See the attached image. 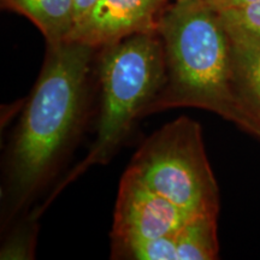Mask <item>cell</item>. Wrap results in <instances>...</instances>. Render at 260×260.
<instances>
[{"label":"cell","mask_w":260,"mask_h":260,"mask_svg":"<svg viewBox=\"0 0 260 260\" xmlns=\"http://www.w3.org/2000/svg\"><path fill=\"white\" fill-rule=\"evenodd\" d=\"M162 2H165V3H171V2H175V0H162Z\"/></svg>","instance_id":"2e32d148"},{"label":"cell","mask_w":260,"mask_h":260,"mask_svg":"<svg viewBox=\"0 0 260 260\" xmlns=\"http://www.w3.org/2000/svg\"><path fill=\"white\" fill-rule=\"evenodd\" d=\"M157 30L165 51L164 86L145 113L181 106L212 110L249 124L232 89V40L218 12L205 0H175Z\"/></svg>","instance_id":"6da1fadb"},{"label":"cell","mask_w":260,"mask_h":260,"mask_svg":"<svg viewBox=\"0 0 260 260\" xmlns=\"http://www.w3.org/2000/svg\"><path fill=\"white\" fill-rule=\"evenodd\" d=\"M2 6L30 19L47 45L67 41L74 30V0H2Z\"/></svg>","instance_id":"52a82bcc"},{"label":"cell","mask_w":260,"mask_h":260,"mask_svg":"<svg viewBox=\"0 0 260 260\" xmlns=\"http://www.w3.org/2000/svg\"><path fill=\"white\" fill-rule=\"evenodd\" d=\"M168 4L162 0H96L68 40L98 50L136 32L157 30L159 16Z\"/></svg>","instance_id":"8992f818"},{"label":"cell","mask_w":260,"mask_h":260,"mask_svg":"<svg viewBox=\"0 0 260 260\" xmlns=\"http://www.w3.org/2000/svg\"><path fill=\"white\" fill-rule=\"evenodd\" d=\"M113 259L177 260L176 237L168 235L153 239L112 242Z\"/></svg>","instance_id":"9c48e42d"},{"label":"cell","mask_w":260,"mask_h":260,"mask_svg":"<svg viewBox=\"0 0 260 260\" xmlns=\"http://www.w3.org/2000/svg\"><path fill=\"white\" fill-rule=\"evenodd\" d=\"M217 216L198 214L175 234L177 260H211L218 254Z\"/></svg>","instance_id":"ba28073f"},{"label":"cell","mask_w":260,"mask_h":260,"mask_svg":"<svg viewBox=\"0 0 260 260\" xmlns=\"http://www.w3.org/2000/svg\"><path fill=\"white\" fill-rule=\"evenodd\" d=\"M128 169L148 188L193 216H217V184L200 125L189 117L182 116L153 133L140 146Z\"/></svg>","instance_id":"277c9868"},{"label":"cell","mask_w":260,"mask_h":260,"mask_svg":"<svg viewBox=\"0 0 260 260\" xmlns=\"http://www.w3.org/2000/svg\"><path fill=\"white\" fill-rule=\"evenodd\" d=\"M94 51L73 40L47 45L10 152V193L16 207L44 183L79 125Z\"/></svg>","instance_id":"7a4b0ae2"},{"label":"cell","mask_w":260,"mask_h":260,"mask_svg":"<svg viewBox=\"0 0 260 260\" xmlns=\"http://www.w3.org/2000/svg\"><path fill=\"white\" fill-rule=\"evenodd\" d=\"M96 0H74L75 9V27L88 15V12L95 5ZM74 27V28H75Z\"/></svg>","instance_id":"5bb4252c"},{"label":"cell","mask_w":260,"mask_h":260,"mask_svg":"<svg viewBox=\"0 0 260 260\" xmlns=\"http://www.w3.org/2000/svg\"><path fill=\"white\" fill-rule=\"evenodd\" d=\"M102 50V107L95 141L88 155L59 188L92 165L109 161L129 134L135 119L146 112L164 86L165 51L158 30L136 32Z\"/></svg>","instance_id":"3957f363"},{"label":"cell","mask_w":260,"mask_h":260,"mask_svg":"<svg viewBox=\"0 0 260 260\" xmlns=\"http://www.w3.org/2000/svg\"><path fill=\"white\" fill-rule=\"evenodd\" d=\"M193 214L148 188L132 170L121 178L112 242L175 235Z\"/></svg>","instance_id":"5b68a950"},{"label":"cell","mask_w":260,"mask_h":260,"mask_svg":"<svg viewBox=\"0 0 260 260\" xmlns=\"http://www.w3.org/2000/svg\"><path fill=\"white\" fill-rule=\"evenodd\" d=\"M32 251V234L23 230L11 237L3 247L2 259H28Z\"/></svg>","instance_id":"7c38bea8"},{"label":"cell","mask_w":260,"mask_h":260,"mask_svg":"<svg viewBox=\"0 0 260 260\" xmlns=\"http://www.w3.org/2000/svg\"><path fill=\"white\" fill-rule=\"evenodd\" d=\"M211 8H213L217 12L225 11V10L230 9H237L242 8V6H247L258 3L260 0H205Z\"/></svg>","instance_id":"4fadbf2b"},{"label":"cell","mask_w":260,"mask_h":260,"mask_svg":"<svg viewBox=\"0 0 260 260\" xmlns=\"http://www.w3.org/2000/svg\"><path fill=\"white\" fill-rule=\"evenodd\" d=\"M256 102H258V106H259V112H260V96H255Z\"/></svg>","instance_id":"9a60e30c"},{"label":"cell","mask_w":260,"mask_h":260,"mask_svg":"<svg viewBox=\"0 0 260 260\" xmlns=\"http://www.w3.org/2000/svg\"><path fill=\"white\" fill-rule=\"evenodd\" d=\"M232 46L235 68L254 96H260V45L232 41Z\"/></svg>","instance_id":"8fae6325"},{"label":"cell","mask_w":260,"mask_h":260,"mask_svg":"<svg viewBox=\"0 0 260 260\" xmlns=\"http://www.w3.org/2000/svg\"><path fill=\"white\" fill-rule=\"evenodd\" d=\"M218 14L233 42L260 45V2Z\"/></svg>","instance_id":"30bf717a"}]
</instances>
